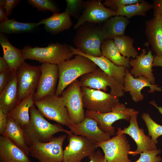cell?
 Listing matches in <instances>:
<instances>
[{
	"mask_svg": "<svg viewBox=\"0 0 162 162\" xmlns=\"http://www.w3.org/2000/svg\"><path fill=\"white\" fill-rule=\"evenodd\" d=\"M29 113V123L23 129L25 142L28 146L35 142H48L55 134L59 132L68 135L73 134L59 124H53L48 121L34 104L30 108Z\"/></svg>",
	"mask_w": 162,
	"mask_h": 162,
	"instance_id": "obj_1",
	"label": "cell"
},
{
	"mask_svg": "<svg viewBox=\"0 0 162 162\" xmlns=\"http://www.w3.org/2000/svg\"><path fill=\"white\" fill-rule=\"evenodd\" d=\"M59 78L55 94L61 95L63 91L80 77L91 72L98 68L91 60L84 56L76 55L58 65Z\"/></svg>",
	"mask_w": 162,
	"mask_h": 162,
	"instance_id": "obj_2",
	"label": "cell"
},
{
	"mask_svg": "<svg viewBox=\"0 0 162 162\" xmlns=\"http://www.w3.org/2000/svg\"><path fill=\"white\" fill-rule=\"evenodd\" d=\"M21 50L24 60H35L42 63L56 65L72 58L74 55L70 45L59 42L51 43L44 47L26 45Z\"/></svg>",
	"mask_w": 162,
	"mask_h": 162,
	"instance_id": "obj_3",
	"label": "cell"
},
{
	"mask_svg": "<svg viewBox=\"0 0 162 162\" xmlns=\"http://www.w3.org/2000/svg\"><path fill=\"white\" fill-rule=\"evenodd\" d=\"M100 23L86 22L77 29L73 39L76 48L83 53L91 56H102L100 46L104 41Z\"/></svg>",
	"mask_w": 162,
	"mask_h": 162,
	"instance_id": "obj_4",
	"label": "cell"
},
{
	"mask_svg": "<svg viewBox=\"0 0 162 162\" xmlns=\"http://www.w3.org/2000/svg\"><path fill=\"white\" fill-rule=\"evenodd\" d=\"M81 91L84 107L88 110L106 113L126 108L118 98L110 93L84 87H81Z\"/></svg>",
	"mask_w": 162,
	"mask_h": 162,
	"instance_id": "obj_5",
	"label": "cell"
},
{
	"mask_svg": "<svg viewBox=\"0 0 162 162\" xmlns=\"http://www.w3.org/2000/svg\"><path fill=\"white\" fill-rule=\"evenodd\" d=\"M34 104L44 117L68 128L73 123L69 116L63 98L55 94L34 100Z\"/></svg>",
	"mask_w": 162,
	"mask_h": 162,
	"instance_id": "obj_6",
	"label": "cell"
},
{
	"mask_svg": "<svg viewBox=\"0 0 162 162\" xmlns=\"http://www.w3.org/2000/svg\"><path fill=\"white\" fill-rule=\"evenodd\" d=\"M79 81L81 87L102 90L105 92L109 87L111 94L118 98L124 95V85L99 68L81 76Z\"/></svg>",
	"mask_w": 162,
	"mask_h": 162,
	"instance_id": "obj_7",
	"label": "cell"
},
{
	"mask_svg": "<svg viewBox=\"0 0 162 162\" xmlns=\"http://www.w3.org/2000/svg\"><path fill=\"white\" fill-rule=\"evenodd\" d=\"M66 135L53 137L47 142H35L29 146V155L39 162H62L63 159V143Z\"/></svg>",
	"mask_w": 162,
	"mask_h": 162,
	"instance_id": "obj_8",
	"label": "cell"
},
{
	"mask_svg": "<svg viewBox=\"0 0 162 162\" xmlns=\"http://www.w3.org/2000/svg\"><path fill=\"white\" fill-rule=\"evenodd\" d=\"M81 87L79 80L77 79L66 88L61 96L70 118L75 124L81 122L86 117Z\"/></svg>",
	"mask_w": 162,
	"mask_h": 162,
	"instance_id": "obj_9",
	"label": "cell"
},
{
	"mask_svg": "<svg viewBox=\"0 0 162 162\" xmlns=\"http://www.w3.org/2000/svg\"><path fill=\"white\" fill-rule=\"evenodd\" d=\"M68 139L69 143L63 151V162H81L99 147L84 136L72 134H68Z\"/></svg>",
	"mask_w": 162,
	"mask_h": 162,
	"instance_id": "obj_10",
	"label": "cell"
},
{
	"mask_svg": "<svg viewBox=\"0 0 162 162\" xmlns=\"http://www.w3.org/2000/svg\"><path fill=\"white\" fill-rule=\"evenodd\" d=\"M40 74V66H32L24 62L18 68L16 74L19 102L30 95H34Z\"/></svg>",
	"mask_w": 162,
	"mask_h": 162,
	"instance_id": "obj_11",
	"label": "cell"
},
{
	"mask_svg": "<svg viewBox=\"0 0 162 162\" xmlns=\"http://www.w3.org/2000/svg\"><path fill=\"white\" fill-rule=\"evenodd\" d=\"M139 112L136 111L130 116V124L123 130L121 128L117 129L116 134H127L134 140L137 146L136 150L130 151L129 154L135 156L141 153L157 149L156 144L150 138L145 135L144 130L140 128L137 121V116Z\"/></svg>",
	"mask_w": 162,
	"mask_h": 162,
	"instance_id": "obj_12",
	"label": "cell"
},
{
	"mask_svg": "<svg viewBox=\"0 0 162 162\" xmlns=\"http://www.w3.org/2000/svg\"><path fill=\"white\" fill-rule=\"evenodd\" d=\"M98 145L108 162H131L128 157L131 148L124 134H117Z\"/></svg>",
	"mask_w": 162,
	"mask_h": 162,
	"instance_id": "obj_13",
	"label": "cell"
},
{
	"mask_svg": "<svg viewBox=\"0 0 162 162\" xmlns=\"http://www.w3.org/2000/svg\"><path fill=\"white\" fill-rule=\"evenodd\" d=\"M83 6L82 14L74 26V29L86 22L101 23L116 16V12L105 6L101 0L83 1Z\"/></svg>",
	"mask_w": 162,
	"mask_h": 162,
	"instance_id": "obj_14",
	"label": "cell"
},
{
	"mask_svg": "<svg viewBox=\"0 0 162 162\" xmlns=\"http://www.w3.org/2000/svg\"><path fill=\"white\" fill-rule=\"evenodd\" d=\"M41 67V74L34 95V100L55 94L59 78L58 65L44 63Z\"/></svg>",
	"mask_w": 162,
	"mask_h": 162,
	"instance_id": "obj_15",
	"label": "cell"
},
{
	"mask_svg": "<svg viewBox=\"0 0 162 162\" xmlns=\"http://www.w3.org/2000/svg\"><path fill=\"white\" fill-rule=\"evenodd\" d=\"M136 110L126 108L124 110H117L111 112L101 113L86 110L85 116L96 121L100 129L110 136L115 134V129L113 124L117 121L124 119L129 121L131 116Z\"/></svg>",
	"mask_w": 162,
	"mask_h": 162,
	"instance_id": "obj_16",
	"label": "cell"
},
{
	"mask_svg": "<svg viewBox=\"0 0 162 162\" xmlns=\"http://www.w3.org/2000/svg\"><path fill=\"white\" fill-rule=\"evenodd\" d=\"M69 128L74 134L85 136L98 145L111 138V136L100 129L96 121L89 117H86L79 123L73 124Z\"/></svg>",
	"mask_w": 162,
	"mask_h": 162,
	"instance_id": "obj_17",
	"label": "cell"
},
{
	"mask_svg": "<svg viewBox=\"0 0 162 162\" xmlns=\"http://www.w3.org/2000/svg\"><path fill=\"white\" fill-rule=\"evenodd\" d=\"M146 45L148 48V52L145 49H142L140 55L130 60L129 64L132 68L129 72L135 78L143 76L148 79L151 84H155L152 69L154 56L152 55V50H149L147 43Z\"/></svg>",
	"mask_w": 162,
	"mask_h": 162,
	"instance_id": "obj_18",
	"label": "cell"
},
{
	"mask_svg": "<svg viewBox=\"0 0 162 162\" xmlns=\"http://www.w3.org/2000/svg\"><path fill=\"white\" fill-rule=\"evenodd\" d=\"M126 68L124 78V92H129L133 100L137 102L143 100L144 95L141 93V90L145 87H149L150 90L148 92L154 91L160 92L161 88L158 85L151 84L148 80L143 76L135 78L130 73Z\"/></svg>",
	"mask_w": 162,
	"mask_h": 162,
	"instance_id": "obj_19",
	"label": "cell"
},
{
	"mask_svg": "<svg viewBox=\"0 0 162 162\" xmlns=\"http://www.w3.org/2000/svg\"><path fill=\"white\" fill-rule=\"evenodd\" d=\"M145 33L153 51L162 56V13L146 21Z\"/></svg>",
	"mask_w": 162,
	"mask_h": 162,
	"instance_id": "obj_20",
	"label": "cell"
},
{
	"mask_svg": "<svg viewBox=\"0 0 162 162\" xmlns=\"http://www.w3.org/2000/svg\"><path fill=\"white\" fill-rule=\"evenodd\" d=\"M70 48L74 55H81L89 58L98 67L124 85V78L126 68L125 67L115 65L103 56L100 57L89 56L83 53L78 49L72 46H70Z\"/></svg>",
	"mask_w": 162,
	"mask_h": 162,
	"instance_id": "obj_21",
	"label": "cell"
},
{
	"mask_svg": "<svg viewBox=\"0 0 162 162\" xmlns=\"http://www.w3.org/2000/svg\"><path fill=\"white\" fill-rule=\"evenodd\" d=\"M26 154L9 139L0 136V162H33Z\"/></svg>",
	"mask_w": 162,
	"mask_h": 162,
	"instance_id": "obj_22",
	"label": "cell"
},
{
	"mask_svg": "<svg viewBox=\"0 0 162 162\" xmlns=\"http://www.w3.org/2000/svg\"><path fill=\"white\" fill-rule=\"evenodd\" d=\"M101 25V31L104 40H113L117 37L124 35L126 28L130 23L125 16H116L108 19Z\"/></svg>",
	"mask_w": 162,
	"mask_h": 162,
	"instance_id": "obj_23",
	"label": "cell"
},
{
	"mask_svg": "<svg viewBox=\"0 0 162 162\" xmlns=\"http://www.w3.org/2000/svg\"><path fill=\"white\" fill-rule=\"evenodd\" d=\"M19 103L16 71L9 83L0 93V109L7 115Z\"/></svg>",
	"mask_w": 162,
	"mask_h": 162,
	"instance_id": "obj_24",
	"label": "cell"
},
{
	"mask_svg": "<svg viewBox=\"0 0 162 162\" xmlns=\"http://www.w3.org/2000/svg\"><path fill=\"white\" fill-rule=\"evenodd\" d=\"M38 23L39 26L44 24L46 31L53 34L68 30L72 25L70 16L65 11L54 13L50 17L41 20Z\"/></svg>",
	"mask_w": 162,
	"mask_h": 162,
	"instance_id": "obj_25",
	"label": "cell"
},
{
	"mask_svg": "<svg viewBox=\"0 0 162 162\" xmlns=\"http://www.w3.org/2000/svg\"><path fill=\"white\" fill-rule=\"evenodd\" d=\"M0 43L3 50V58L10 68L17 70L25 62L21 50L13 46L8 38L1 33H0Z\"/></svg>",
	"mask_w": 162,
	"mask_h": 162,
	"instance_id": "obj_26",
	"label": "cell"
},
{
	"mask_svg": "<svg viewBox=\"0 0 162 162\" xmlns=\"http://www.w3.org/2000/svg\"><path fill=\"white\" fill-rule=\"evenodd\" d=\"M34 95L31 94L23 99L7 115L13 118L23 130L29 123V110L34 105Z\"/></svg>",
	"mask_w": 162,
	"mask_h": 162,
	"instance_id": "obj_27",
	"label": "cell"
},
{
	"mask_svg": "<svg viewBox=\"0 0 162 162\" xmlns=\"http://www.w3.org/2000/svg\"><path fill=\"white\" fill-rule=\"evenodd\" d=\"M2 135L9 139L26 154L29 155V146L25 142L23 130L10 117L7 116V126L4 134Z\"/></svg>",
	"mask_w": 162,
	"mask_h": 162,
	"instance_id": "obj_28",
	"label": "cell"
},
{
	"mask_svg": "<svg viewBox=\"0 0 162 162\" xmlns=\"http://www.w3.org/2000/svg\"><path fill=\"white\" fill-rule=\"evenodd\" d=\"M102 55L110 60L115 65L123 66L128 68H130V59L123 56L116 48L113 40H106L100 46Z\"/></svg>",
	"mask_w": 162,
	"mask_h": 162,
	"instance_id": "obj_29",
	"label": "cell"
},
{
	"mask_svg": "<svg viewBox=\"0 0 162 162\" xmlns=\"http://www.w3.org/2000/svg\"><path fill=\"white\" fill-rule=\"evenodd\" d=\"M39 25L36 22H22L14 18L0 22V32L8 34L30 32Z\"/></svg>",
	"mask_w": 162,
	"mask_h": 162,
	"instance_id": "obj_30",
	"label": "cell"
},
{
	"mask_svg": "<svg viewBox=\"0 0 162 162\" xmlns=\"http://www.w3.org/2000/svg\"><path fill=\"white\" fill-rule=\"evenodd\" d=\"M153 4L142 0L139 3L122 6L116 12V16H125L129 19L135 16H146V13L153 8Z\"/></svg>",
	"mask_w": 162,
	"mask_h": 162,
	"instance_id": "obj_31",
	"label": "cell"
},
{
	"mask_svg": "<svg viewBox=\"0 0 162 162\" xmlns=\"http://www.w3.org/2000/svg\"><path fill=\"white\" fill-rule=\"evenodd\" d=\"M114 44L120 53L123 56L129 58H135L138 52L133 46L134 39L128 35L117 37L113 39Z\"/></svg>",
	"mask_w": 162,
	"mask_h": 162,
	"instance_id": "obj_32",
	"label": "cell"
},
{
	"mask_svg": "<svg viewBox=\"0 0 162 162\" xmlns=\"http://www.w3.org/2000/svg\"><path fill=\"white\" fill-rule=\"evenodd\" d=\"M141 117L147 126L149 136H151L152 140L157 144L158 138L162 135V125L154 121L147 113H143Z\"/></svg>",
	"mask_w": 162,
	"mask_h": 162,
	"instance_id": "obj_33",
	"label": "cell"
},
{
	"mask_svg": "<svg viewBox=\"0 0 162 162\" xmlns=\"http://www.w3.org/2000/svg\"><path fill=\"white\" fill-rule=\"evenodd\" d=\"M65 11L70 16L78 19L83 8V1L82 0H66Z\"/></svg>",
	"mask_w": 162,
	"mask_h": 162,
	"instance_id": "obj_34",
	"label": "cell"
},
{
	"mask_svg": "<svg viewBox=\"0 0 162 162\" xmlns=\"http://www.w3.org/2000/svg\"><path fill=\"white\" fill-rule=\"evenodd\" d=\"M27 2L38 10L46 11L50 10L54 13H59V10L55 4L50 0H28Z\"/></svg>",
	"mask_w": 162,
	"mask_h": 162,
	"instance_id": "obj_35",
	"label": "cell"
},
{
	"mask_svg": "<svg viewBox=\"0 0 162 162\" xmlns=\"http://www.w3.org/2000/svg\"><path fill=\"white\" fill-rule=\"evenodd\" d=\"M161 152V149H157L141 153L140 158L134 162H160L162 161V158L158 155Z\"/></svg>",
	"mask_w": 162,
	"mask_h": 162,
	"instance_id": "obj_36",
	"label": "cell"
},
{
	"mask_svg": "<svg viewBox=\"0 0 162 162\" xmlns=\"http://www.w3.org/2000/svg\"><path fill=\"white\" fill-rule=\"evenodd\" d=\"M142 0H105L103 4L106 7L116 12L121 7L140 3Z\"/></svg>",
	"mask_w": 162,
	"mask_h": 162,
	"instance_id": "obj_37",
	"label": "cell"
},
{
	"mask_svg": "<svg viewBox=\"0 0 162 162\" xmlns=\"http://www.w3.org/2000/svg\"><path fill=\"white\" fill-rule=\"evenodd\" d=\"M16 70L10 68L0 73V93L4 89Z\"/></svg>",
	"mask_w": 162,
	"mask_h": 162,
	"instance_id": "obj_38",
	"label": "cell"
},
{
	"mask_svg": "<svg viewBox=\"0 0 162 162\" xmlns=\"http://www.w3.org/2000/svg\"><path fill=\"white\" fill-rule=\"evenodd\" d=\"M20 2V0H5V14L7 18L11 14L13 9L18 5Z\"/></svg>",
	"mask_w": 162,
	"mask_h": 162,
	"instance_id": "obj_39",
	"label": "cell"
},
{
	"mask_svg": "<svg viewBox=\"0 0 162 162\" xmlns=\"http://www.w3.org/2000/svg\"><path fill=\"white\" fill-rule=\"evenodd\" d=\"M89 158L90 160L88 162H108L104 156L99 150L90 156Z\"/></svg>",
	"mask_w": 162,
	"mask_h": 162,
	"instance_id": "obj_40",
	"label": "cell"
},
{
	"mask_svg": "<svg viewBox=\"0 0 162 162\" xmlns=\"http://www.w3.org/2000/svg\"><path fill=\"white\" fill-rule=\"evenodd\" d=\"M7 123V116L0 109V134L4 133Z\"/></svg>",
	"mask_w": 162,
	"mask_h": 162,
	"instance_id": "obj_41",
	"label": "cell"
},
{
	"mask_svg": "<svg viewBox=\"0 0 162 162\" xmlns=\"http://www.w3.org/2000/svg\"><path fill=\"white\" fill-rule=\"evenodd\" d=\"M153 16L162 13V0L153 1Z\"/></svg>",
	"mask_w": 162,
	"mask_h": 162,
	"instance_id": "obj_42",
	"label": "cell"
},
{
	"mask_svg": "<svg viewBox=\"0 0 162 162\" xmlns=\"http://www.w3.org/2000/svg\"><path fill=\"white\" fill-rule=\"evenodd\" d=\"M5 0H0V22L8 19L6 17L5 14Z\"/></svg>",
	"mask_w": 162,
	"mask_h": 162,
	"instance_id": "obj_43",
	"label": "cell"
},
{
	"mask_svg": "<svg viewBox=\"0 0 162 162\" xmlns=\"http://www.w3.org/2000/svg\"><path fill=\"white\" fill-rule=\"evenodd\" d=\"M7 62L3 57H0V73L10 68Z\"/></svg>",
	"mask_w": 162,
	"mask_h": 162,
	"instance_id": "obj_44",
	"label": "cell"
},
{
	"mask_svg": "<svg viewBox=\"0 0 162 162\" xmlns=\"http://www.w3.org/2000/svg\"><path fill=\"white\" fill-rule=\"evenodd\" d=\"M153 66L162 67V56L156 55L154 57Z\"/></svg>",
	"mask_w": 162,
	"mask_h": 162,
	"instance_id": "obj_45",
	"label": "cell"
},
{
	"mask_svg": "<svg viewBox=\"0 0 162 162\" xmlns=\"http://www.w3.org/2000/svg\"><path fill=\"white\" fill-rule=\"evenodd\" d=\"M149 103L157 109L159 112L162 115V107L158 106L156 104L154 100L151 101L149 102Z\"/></svg>",
	"mask_w": 162,
	"mask_h": 162,
	"instance_id": "obj_46",
	"label": "cell"
},
{
	"mask_svg": "<svg viewBox=\"0 0 162 162\" xmlns=\"http://www.w3.org/2000/svg\"></svg>",
	"mask_w": 162,
	"mask_h": 162,
	"instance_id": "obj_47",
	"label": "cell"
}]
</instances>
